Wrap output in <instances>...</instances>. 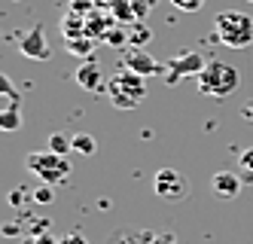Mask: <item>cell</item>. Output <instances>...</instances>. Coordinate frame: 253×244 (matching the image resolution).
<instances>
[{
    "label": "cell",
    "instance_id": "obj_5",
    "mask_svg": "<svg viewBox=\"0 0 253 244\" xmlns=\"http://www.w3.org/2000/svg\"><path fill=\"white\" fill-rule=\"evenodd\" d=\"M153 186H156V195L165 198V201H183L189 195V183L177 168H162V171H156Z\"/></svg>",
    "mask_w": 253,
    "mask_h": 244
},
{
    "label": "cell",
    "instance_id": "obj_9",
    "mask_svg": "<svg viewBox=\"0 0 253 244\" xmlns=\"http://www.w3.org/2000/svg\"><path fill=\"white\" fill-rule=\"evenodd\" d=\"M211 193L216 198H223V201H232L235 195L241 193V177L235 171H216L211 177Z\"/></svg>",
    "mask_w": 253,
    "mask_h": 244
},
{
    "label": "cell",
    "instance_id": "obj_4",
    "mask_svg": "<svg viewBox=\"0 0 253 244\" xmlns=\"http://www.w3.org/2000/svg\"><path fill=\"white\" fill-rule=\"evenodd\" d=\"M25 165H28L31 174H37V177H40L43 183H49V186L67 180V171H70L67 159H64V156H55L52 149H43V153H28V156H25Z\"/></svg>",
    "mask_w": 253,
    "mask_h": 244
},
{
    "label": "cell",
    "instance_id": "obj_29",
    "mask_svg": "<svg viewBox=\"0 0 253 244\" xmlns=\"http://www.w3.org/2000/svg\"><path fill=\"white\" fill-rule=\"evenodd\" d=\"M95 6H113V0H92Z\"/></svg>",
    "mask_w": 253,
    "mask_h": 244
},
{
    "label": "cell",
    "instance_id": "obj_19",
    "mask_svg": "<svg viewBox=\"0 0 253 244\" xmlns=\"http://www.w3.org/2000/svg\"><path fill=\"white\" fill-rule=\"evenodd\" d=\"M52 198H55V195H52V186H49V183H43L40 190L34 193V201H40V204H46V201H52Z\"/></svg>",
    "mask_w": 253,
    "mask_h": 244
},
{
    "label": "cell",
    "instance_id": "obj_23",
    "mask_svg": "<svg viewBox=\"0 0 253 244\" xmlns=\"http://www.w3.org/2000/svg\"><path fill=\"white\" fill-rule=\"evenodd\" d=\"M153 244H177V238H174V232H156Z\"/></svg>",
    "mask_w": 253,
    "mask_h": 244
},
{
    "label": "cell",
    "instance_id": "obj_18",
    "mask_svg": "<svg viewBox=\"0 0 253 244\" xmlns=\"http://www.w3.org/2000/svg\"><path fill=\"white\" fill-rule=\"evenodd\" d=\"M131 43L134 46L150 43V28H140V22H137V28H131Z\"/></svg>",
    "mask_w": 253,
    "mask_h": 244
},
{
    "label": "cell",
    "instance_id": "obj_11",
    "mask_svg": "<svg viewBox=\"0 0 253 244\" xmlns=\"http://www.w3.org/2000/svg\"><path fill=\"white\" fill-rule=\"evenodd\" d=\"M46 149H52L55 156H67L70 149H74V138H67V135H61V131H55V135H49Z\"/></svg>",
    "mask_w": 253,
    "mask_h": 244
},
{
    "label": "cell",
    "instance_id": "obj_14",
    "mask_svg": "<svg viewBox=\"0 0 253 244\" xmlns=\"http://www.w3.org/2000/svg\"><path fill=\"white\" fill-rule=\"evenodd\" d=\"M156 232H125V235H116L113 244H153Z\"/></svg>",
    "mask_w": 253,
    "mask_h": 244
},
{
    "label": "cell",
    "instance_id": "obj_30",
    "mask_svg": "<svg viewBox=\"0 0 253 244\" xmlns=\"http://www.w3.org/2000/svg\"><path fill=\"white\" fill-rule=\"evenodd\" d=\"M22 244H37V241H34V235H28V238H22Z\"/></svg>",
    "mask_w": 253,
    "mask_h": 244
},
{
    "label": "cell",
    "instance_id": "obj_16",
    "mask_svg": "<svg viewBox=\"0 0 253 244\" xmlns=\"http://www.w3.org/2000/svg\"><path fill=\"white\" fill-rule=\"evenodd\" d=\"M74 149L83 153V156H92L95 153V138L85 135V131H83V135H74Z\"/></svg>",
    "mask_w": 253,
    "mask_h": 244
},
{
    "label": "cell",
    "instance_id": "obj_25",
    "mask_svg": "<svg viewBox=\"0 0 253 244\" xmlns=\"http://www.w3.org/2000/svg\"><path fill=\"white\" fill-rule=\"evenodd\" d=\"M61 244H85V238H83L80 232H70V235L61 238Z\"/></svg>",
    "mask_w": 253,
    "mask_h": 244
},
{
    "label": "cell",
    "instance_id": "obj_12",
    "mask_svg": "<svg viewBox=\"0 0 253 244\" xmlns=\"http://www.w3.org/2000/svg\"><path fill=\"white\" fill-rule=\"evenodd\" d=\"M110 12H113L116 22H125V25H134V22H137V18H134V6H131V0H113Z\"/></svg>",
    "mask_w": 253,
    "mask_h": 244
},
{
    "label": "cell",
    "instance_id": "obj_22",
    "mask_svg": "<svg viewBox=\"0 0 253 244\" xmlns=\"http://www.w3.org/2000/svg\"><path fill=\"white\" fill-rule=\"evenodd\" d=\"M131 6H134V18H137V22H143V18H147V12H150V6L143 3V0H131Z\"/></svg>",
    "mask_w": 253,
    "mask_h": 244
},
{
    "label": "cell",
    "instance_id": "obj_26",
    "mask_svg": "<svg viewBox=\"0 0 253 244\" xmlns=\"http://www.w3.org/2000/svg\"><path fill=\"white\" fill-rule=\"evenodd\" d=\"M22 195H25L22 190H12L9 193V204H12V208H19V204H22Z\"/></svg>",
    "mask_w": 253,
    "mask_h": 244
},
{
    "label": "cell",
    "instance_id": "obj_3",
    "mask_svg": "<svg viewBox=\"0 0 253 244\" xmlns=\"http://www.w3.org/2000/svg\"><path fill=\"white\" fill-rule=\"evenodd\" d=\"M198 89L211 98H229L232 92L238 89V70L226 61H220V58H213L198 73Z\"/></svg>",
    "mask_w": 253,
    "mask_h": 244
},
{
    "label": "cell",
    "instance_id": "obj_21",
    "mask_svg": "<svg viewBox=\"0 0 253 244\" xmlns=\"http://www.w3.org/2000/svg\"><path fill=\"white\" fill-rule=\"evenodd\" d=\"M241 168L247 174H253V146H247L244 153H241Z\"/></svg>",
    "mask_w": 253,
    "mask_h": 244
},
{
    "label": "cell",
    "instance_id": "obj_20",
    "mask_svg": "<svg viewBox=\"0 0 253 244\" xmlns=\"http://www.w3.org/2000/svg\"><path fill=\"white\" fill-rule=\"evenodd\" d=\"M107 43H113V46H122L128 37H125V31H119V28H113V31H107V37H104Z\"/></svg>",
    "mask_w": 253,
    "mask_h": 244
},
{
    "label": "cell",
    "instance_id": "obj_2",
    "mask_svg": "<svg viewBox=\"0 0 253 244\" xmlns=\"http://www.w3.org/2000/svg\"><path fill=\"white\" fill-rule=\"evenodd\" d=\"M213 31L229 49H247L253 43V18L241 9H226L213 18Z\"/></svg>",
    "mask_w": 253,
    "mask_h": 244
},
{
    "label": "cell",
    "instance_id": "obj_17",
    "mask_svg": "<svg viewBox=\"0 0 253 244\" xmlns=\"http://www.w3.org/2000/svg\"><path fill=\"white\" fill-rule=\"evenodd\" d=\"M171 3L180 9V12H198L205 6V0H171Z\"/></svg>",
    "mask_w": 253,
    "mask_h": 244
},
{
    "label": "cell",
    "instance_id": "obj_13",
    "mask_svg": "<svg viewBox=\"0 0 253 244\" xmlns=\"http://www.w3.org/2000/svg\"><path fill=\"white\" fill-rule=\"evenodd\" d=\"M22 125V116H19V104H9L3 113H0V128L3 131H15Z\"/></svg>",
    "mask_w": 253,
    "mask_h": 244
},
{
    "label": "cell",
    "instance_id": "obj_28",
    "mask_svg": "<svg viewBox=\"0 0 253 244\" xmlns=\"http://www.w3.org/2000/svg\"><path fill=\"white\" fill-rule=\"evenodd\" d=\"M3 232H6V235H19V223H6Z\"/></svg>",
    "mask_w": 253,
    "mask_h": 244
},
{
    "label": "cell",
    "instance_id": "obj_24",
    "mask_svg": "<svg viewBox=\"0 0 253 244\" xmlns=\"http://www.w3.org/2000/svg\"><path fill=\"white\" fill-rule=\"evenodd\" d=\"M34 241H37V244H61L58 238H52L49 232H40V235H34Z\"/></svg>",
    "mask_w": 253,
    "mask_h": 244
},
{
    "label": "cell",
    "instance_id": "obj_10",
    "mask_svg": "<svg viewBox=\"0 0 253 244\" xmlns=\"http://www.w3.org/2000/svg\"><path fill=\"white\" fill-rule=\"evenodd\" d=\"M74 80H77L80 89H85V92H98V86H101V64L92 61V58H85V61L77 67Z\"/></svg>",
    "mask_w": 253,
    "mask_h": 244
},
{
    "label": "cell",
    "instance_id": "obj_8",
    "mask_svg": "<svg viewBox=\"0 0 253 244\" xmlns=\"http://www.w3.org/2000/svg\"><path fill=\"white\" fill-rule=\"evenodd\" d=\"M19 52L25 55V58H31V61H49V55H52V49H49V43H46V31L40 28V25H34L22 40H19Z\"/></svg>",
    "mask_w": 253,
    "mask_h": 244
},
{
    "label": "cell",
    "instance_id": "obj_31",
    "mask_svg": "<svg viewBox=\"0 0 253 244\" xmlns=\"http://www.w3.org/2000/svg\"><path fill=\"white\" fill-rule=\"evenodd\" d=\"M250 3H253V0H250Z\"/></svg>",
    "mask_w": 253,
    "mask_h": 244
},
{
    "label": "cell",
    "instance_id": "obj_1",
    "mask_svg": "<svg viewBox=\"0 0 253 244\" xmlns=\"http://www.w3.org/2000/svg\"><path fill=\"white\" fill-rule=\"evenodd\" d=\"M107 95H110V104L116 110H134L147 98V77H140V73L125 67L107 83Z\"/></svg>",
    "mask_w": 253,
    "mask_h": 244
},
{
    "label": "cell",
    "instance_id": "obj_6",
    "mask_svg": "<svg viewBox=\"0 0 253 244\" xmlns=\"http://www.w3.org/2000/svg\"><path fill=\"white\" fill-rule=\"evenodd\" d=\"M205 58L198 52H192V49H183L180 55H174V58L168 61V80L171 83H177L180 77H198V73L205 70Z\"/></svg>",
    "mask_w": 253,
    "mask_h": 244
},
{
    "label": "cell",
    "instance_id": "obj_27",
    "mask_svg": "<svg viewBox=\"0 0 253 244\" xmlns=\"http://www.w3.org/2000/svg\"><path fill=\"white\" fill-rule=\"evenodd\" d=\"M241 116H244L247 122H253V101H247V104L241 107Z\"/></svg>",
    "mask_w": 253,
    "mask_h": 244
},
{
    "label": "cell",
    "instance_id": "obj_15",
    "mask_svg": "<svg viewBox=\"0 0 253 244\" xmlns=\"http://www.w3.org/2000/svg\"><path fill=\"white\" fill-rule=\"evenodd\" d=\"M92 46H95L92 37H77V40H67V52L70 55H83V58L92 52Z\"/></svg>",
    "mask_w": 253,
    "mask_h": 244
},
{
    "label": "cell",
    "instance_id": "obj_7",
    "mask_svg": "<svg viewBox=\"0 0 253 244\" xmlns=\"http://www.w3.org/2000/svg\"><path fill=\"white\" fill-rule=\"evenodd\" d=\"M125 67L140 73V77H153V73H168V64L156 61L153 55L143 49V46H131L128 52H125Z\"/></svg>",
    "mask_w": 253,
    "mask_h": 244
}]
</instances>
